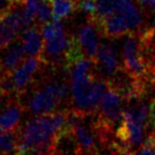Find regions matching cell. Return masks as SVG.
Returning a JSON list of instances; mask_svg holds the SVG:
<instances>
[{
  "mask_svg": "<svg viewBox=\"0 0 155 155\" xmlns=\"http://www.w3.org/2000/svg\"><path fill=\"white\" fill-rule=\"evenodd\" d=\"M96 64L100 67L101 71L110 79L117 75L123 68L119 64L117 50L114 45L108 43H101L98 50Z\"/></svg>",
  "mask_w": 155,
  "mask_h": 155,
  "instance_id": "8",
  "label": "cell"
},
{
  "mask_svg": "<svg viewBox=\"0 0 155 155\" xmlns=\"http://www.w3.org/2000/svg\"><path fill=\"white\" fill-rule=\"evenodd\" d=\"M149 124H151L152 127L151 134L155 136V97L151 100L149 105Z\"/></svg>",
  "mask_w": 155,
  "mask_h": 155,
  "instance_id": "19",
  "label": "cell"
},
{
  "mask_svg": "<svg viewBox=\"0 0 155 155\" xmlns=\"http://www.w3.org/2000/svg\"><path fill=\"white\" fill-rule=\"evenodd\" d=\"M18 137H19V130L0 133V152L5 155H16Z\"/></svg>",
  "mask_w": 155,
  "mask_h": 155,
  "instance_id": "15",
  "label": "cell"
},
{
  "mask_svg": "<svg viewBox=\"0 0 155 155\" xmlns=\"http://www.w3.org/2000/svg\"><path fill=\"white\" fill-rule=\"evenodd\" d=\"M44 64L46 63L41 58H28L24 61L11 75L15 93L21 94L26 91Z\"/></svg>",
  "mask_w": 155,
  "mask_h": 155,
  "instance_id": "5",
  "label": "cell"
},
{
  "mask_svg": "<svg viewBox=\"0 0 155 155\" xmlns=\"http://www.w3.org/2000/svg\"><path fill=\"white\" fill-rule=\"evenodd\" d=\"M96 78L94 73H91L85 77L75 78L71 81V98L74 103V108L83 114L87 115L89 95Z\"/></svg>",
  "mask_w": 155,
  "mask_h": 155,
  "instance_id": "6",
  "label": "cell"
},
{
  "mask_svg": "<svg viewBox=\"0 0 155 155\" xmlns=\"http://www.w3.org/2000/svg\"><path fill=\"white\" fill-rule=\"evenodd\" d=\"M21 41L25 52L30 58H41L44 53V39L41 31L36 25L22 32Z\"/></svg>",
  "mask_w": 155,
  "mask_h": 155,
  "instance_id": "12",
  "label": "cell"
},
{
  "mask_svg": "<svg viewBox=\"0 0 155 155\" xmlns=\"http://www.w3.org/2000/svg\"><path fill=\"white\" fill-rule=\"evenodd\" d=\"M52 20L61 21L78 9V0H51Z\"/></svg>",
  "mask_w": 155,
  "mask_h": 155,
  "instance_id": "14",
  "label": "cell"
},
{
  "mask_svg": "<svg viewBox=\"0 0 155 155\" xmlns=\"http://www.w3.org/2000/svg\"><path fill=\"white\" fill-rule=\"evenodd\" d=\"M130 155H155V146L142 144L140 148L130 153Z\"/></svg>",
  "mask_w": 155,
  "mask_h": 155,
  "instance_id": "18",
  "label": "cell"
},
{
  "mask_svg": "<svg viewBox=\"0 0 155 155\" xmlns=\"http://www.w3.org/2000/svg\"><path fill=\"white\" fill-rule=\"evenodd\" d=\"M123 100L124 99L121 97L118 91L108 86L107 91L100 102L99 110L97 112V118L113 131L115 127L117 131V129L122 123L123 114H124V110L122 107Z\"/></svg>",
  "mask_w": 155,
  "mask_h": 155,
  "instance_id": "3",
  "label": "cell"
},
{
  "mask_svg": "<svg viewBox=\"0 0 155 155\" xmlns=\"http://www.w3.org/2000/svg\"><path fill=\"white\" fill-rule=\"evenodd\" d=\"M13 2L9 1V0H0V17L5 15L10 9H11Z\"/></svg>",
  "mask_w": 155,
  "mask_h": 155,
  "instance_id": "21",
  "label": "cell"
},
{
  "mask_svg": "<svg viewBox=\"0 0 155 155\" xmlns=\"http://www.w3.org/2000/svg\"><path fill=\"white\" fill-rule=\"evenodd\" d=\"M0 96H2V95H1V93H0Z\"/></svg>",
  "mask_w": 155,
  "mask_h": 155,
  "instance_id": "23",
  "label": "cell"
},
{
  "mask_svg": "<svg viewBox=\"0 0 155 155\" xmlns=\"http://www.w3.org/2000/svg\"><path fill=\"white\" fill-rule=\"evenodd\" d=\"M98 26L94 20L88 19V21L79 29L78 41L80 43L85 55L91 60H97L98 50H99V37H98Z\"/></svg>",
  "mask_w": 155,
  "mask_h": 155,
  "instance_id": "9",
  "label": "cell"
},
{
  "mask_svg": "<svg viewBox=\"0 0 155 155\" xmlns=\"http://www.w3.org/2000/svg\"><path fill=\"white\" fill-rule=\"evenodd\" d=\"M87 116L88 115L82 117L73 125L71 131L82 155H94L102 146L94 120L91 123L85 122Z\"/></svg>",
  "mask_w": 155,
  "mask_h": 155,
  "instance_id": "4",
  "label": "cell"
},
{
  "mask_svg": "<svg viewBox=\"0 0 155 155\" xmlns=\"http://www.w3.org/2000/svg\"><path fill=\"white\" fill-rule=\"evenodd\" d=\"M147 55H148L151 69H152L153 73L155 74V41L153 43H151L150 46L147 48Z\"/></svg>",
  "mask_w": 155,
  "mask_h": 155,
  "instance_id": "20",
  "label": "cell"
},
{
  "mask_svg": "<svg viewBox=\"0 0 155 155\" xmlns=\"http://www.w3.org/2000/svg\"><path fill=\"white\" fill-rule=\"evenodd\" d=\"M66 110L37 116L19 129L16 155H51L58 133L66 121Z\"/></svg>",
  "mask_w": 155,
  "mask_h": 155,
  "instance_id": "1",
  "label": "cell"
},
{
  "mask_svg": "<svg viewBox=\"0 0 155 155\" xmlns=\"http://www.w3.org/2000/svg\"><path fill=\"white\" fill-rule=\"evenodd\" d=\"M68 91L65 83L58 81L47 83L34 91L30 96L28 102L29 110L36 116L55 113L58 106L66 100Z\"/></svg>",
  "mask_w": 155,
  "mask_h": 155,
  "instance_id": "2",
  "label": "cell"
},
{
  "mask_svg": "<svg viewBox=\"0 0 155 155\" xmlns=\"http://www.w3.org/2000/svg\"><path fill=\"white\" fill-rule=\"evenodd\" d=\"M3 50L2 58H0V75H12L25 61L26 52L22 41L16 39Z\"/></svg>",
  "mask_w": 155,
  "mask_h": 155,
  "instance_id": "10",
  "label": "cell"
},
{
  "mask_svg": "<svg viewBox=\"0 0 155 155\" xmlns=\"http://www.w3.org/2000/svg\"><path fill=\"white\" fill-rule=\"evenodd\" d=\"M95 22L97 24L100 32L108 38H119L131 33L127 20L120 14L115 13Z\"/></svg>",
  "mask_w": 155,
  "mask_h": 155,
  "instance_id": "11",
  "label": "cell"
},
{
  "mask_svg": "<svg viewBox=\"0 0 155 155\" xmlns=\"http://www.w3.org/2000/svg\"><path fill=\"white\" fill-rule=\"evenodd\" d=\"M52 18L51 0H39L36 11V20L43 26L46 22H49Z\"/></svg>",
  "mask_w": 155,
  "mask_h": 155,
  "instance_id": "16",
  "label": "cell"
},
{
  "mask_svg": "<svg viewBox=\"0 0 155 155\" xmlns=\"http://www.w3.org/2000/svg\"><path fill=\"white\" fill-rule=\"evenodd\" d=\"M24 107L20 103L12 101L8 104L5 110L0 113V133L14 132L20 129V120L22 117Z\"/></svg>",
  "mask_w": 155,
  "mask_h": 155,
  "instance_id": "13",
  "label": "cell"
},
{
  "mask_svg": "<svg viewBox=\"0 0 155 155\" xmlns=\"http://www.w3.org/2000/svg\"><path fill=\"white\" fill-rule=\"evenodd\" d=\"M51 155H82L80 152H73V151H60L54 150Z\"/></svg>",
  "mask_w": 155,
  "mask_h": 155,
  "instance_id": "22",
  "label": "cell"
},
{
  "mask_svg": "<svg viewBox=\"0 0 155 155\" xmlns=\"http://www.w3.org/2000/svg\"><path fill=\"white\" fill-rule=\"evenodd\" d=\"M116 11L127 20L131 33L139 34L144 28V12L139 9L132 0H115Z\"/></svg>",
  "mask_w": 155,
  "mask_h": 155,
  "instance_id": "7",
  "label": "cell"
},
{
  "mask_svg": "<svg viewBox=\"0 0 155 155\" xmlns=\"http://www.w3.org/2000/svg\"><path fill=\"white\" fill-rule=\"evenodd\" d=\"M138 3L144 13L155 16V0H138Z\"/></svg>",
  "mask_w": 155,
  "mask_h": 155,
  "instance_id": "17",
  "label": "cell"
}]
</instances>
